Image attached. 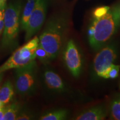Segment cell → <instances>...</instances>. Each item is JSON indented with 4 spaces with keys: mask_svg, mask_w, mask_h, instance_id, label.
<instances>
[{
    "mask_svg": "<svg viewBox=\"0 0 120 120\" xmlns=\"http://www.w3.org/2000/svg\"><path fill=\"white\" fill-rule=\"evenodd\" d=\"M120 23V12L117 8H109L106 14L94 18L88 29V35L91 47L101 49L115 34Z\"/></svg>",
    "mask_w": 120,
    "mask_h": 120,
    "instance_id": "cell-1",
    "label": "cell"
},
{
    "mask_svg": "<svg viewBox=\"0 0 120 120\" xmlns=\"http://www.w3.org/2000/svg\"><path fill=\"white\" fill-rule=\"evenodd\" d=\"M68 29V19L64 15L55 16L48 22L39 38V44L47 52L49 60L58 56Z\"/></svg>",
    "mask_w": 120,
    "mask_h": 120,
    "instance_id": "cell-2",
    "label": "cell"
},
{
    "mask_svg": "<svg viewBox=\"0 0 120 120\" xmlns=\"http://www.w3.org/2000/svg\"><path fill=\"white\" fill-rule=\"evenodd\" d=\"M21 8L20 1L11 2L6 7L1 40V47L3 49H13L17 45Z\"/></svg>",
    "mask_w": 120,
    "mask_h": 120,
    "instance_id": "cell-3",
    "label": "cell"
},
{
    "mask_svg": "<svg viewBox=\"0 0 120 120\" xmlns=\"http://www.w3.org/2000/svg\"><path fill=\"white\" fill-rule=\"evenodd\" d=\"M39 44V38L34 36L26 44L15 51L12 56L0 67V72L23 66L36 59L35 51Z\"/></svg>",
    "mask_w": 120,
    "mask_h": 120,
    "instance_id": "cell-4",
    "label": "cell"
},
{
    "mask_svg": "<svg viewBox=\"0 0 120 120\" xmlns=\"http://www.w3.org/2000/svg\"><path fill=\"white\" fill-rule=\"evenodd\" d=\"M37 64L34 60L26 65L15 68V88L21 94L31 92L36 83Z\"/></svg>",
    "mask_w": 120,
    "mask_h": 120,
    "instance_id": "cell-5",
    "label": "cell"
},
{
    "mask_svg": "<svg viewBox=\"0 0 120 120\" xmlns=\"http://www.w3.org/2000/svg\"><path fill=\"white\" fill-rule=\"evenodd\" d=\"M46 0H37L34 11L28 19L25 30L26 31V41L30 40L41 28L46 17Z\"/></svg>",
    "mask_w": 120,
    "mask_h": 120,
    "instance_id": "cell-6",
    "label": "cell"
},
{
    "mask_svg": "<svg viewBox=\"0 0 120 120\" xmlns=\"http://www.w3.org/2000/svg\"><path fill=\"white\" fill-rule=\"evenodd\" d=\"M117 56V50L114 44L110 43L105 46L96 55L94 61L96 74L102 77L106 70L113 64Z\"/></svg>",
    "mask_w": 120,
    "mask_h": 120,
    "instance_id": "cell-7",
    "label": "cell"
},
{
    "mask_svg": "<svg viewBox=\"0 0 120 120\" xmlns=\"http://www.w3.org/2000/svg\"><path fill=\"white\" fill-rule=\"evenodd\" d=\"M64 61L71 74L75 77H79L82 70L81 55L73 40L67 43L64 51Z\"/></svg>",
    "mask_w": 120,
    "mask_h": 120,
    "instance_id": "cell-8",
    "label": "cell"
},
{
    "mask_svg": "<svg viewBox=\"0 0 120 120\" xmlns=\"http://www.w3.org/2000/svg\"><path fill=\"white\" fill-rule=\"evenodd\" d=\"M106 117V111L103 106H97L82 112L77 117V120H102Z\"/></svg>",
    "mask_w": 120,
    "mask_h": 120,
    "instance_id": "cell-9",
    "label": "cell"
},
{
    "mask_svg": "<svg viewBox=\"0 0 120 120\" xmlns=\"http://www.w3.org/2000/svg\"><path fill=\"white\" fill-rule=\"evenodd\" d=\"M44 79L48 87L56 91H63L64 85L62 79L57 73L51 70H46L44 73Z\"/></svg>",
    "mask_w": 120,
    "mask_h": 120,
    "instance_id": "cell-10",
    "label": "cell"
},
{
    "mask_svg": "<svg viewBox=\"0 0 120 120\" xmlns=\"http://www.w3.org/2000/svg\"><path fill=\"white\" fill-rule=\"evenodd\" d=\"M37 1V0H27V1L23 8L20 19V26L21 30L25 31L26 29L28 19L34 11Z\"/></svg>",
    "mask_w": 120,
    "mask_h": 120,
    "instance_id": "cell-11",
    "label": "cell"
},
{
    "mask_svg": "<svg viewBox=\"0 0 120 120\" xmlns=\"http://www.w3.org/2000/svg\"><path fill=\"white\" fill-rule=\"evenodd\" d=\"M14 94L13 87L10 81L4 82L0 88V101L4 105L11 101Z\"/></svg>",
    "mask_w": 120,
    "mask_h": 120,
    "instance_id": "cell-12",
    "label": "cell"
},
{
    "mask_svg": "<svg viewBox=\"0 0 120 120\" xmlns=\"http://www.w3.org/2000/svg\"><path fill=\"white\" fill-rule=\"evenodd\" d=\"M68 115V111L65 109H57L49 112L43 115L40 118L41 120H63Z\"/></svg>",
    "mask_w": 120,
    "mask_h": 120,
    "instance_id": "cell-13",
    "label": "cell"
},
{
    "mask_svg": "<svg viewBox=\"0 0 120 120\" xmlns=\"http://www.w3.org/2000/svg\"><path fill=\"white\" fill-rule=\"evenodd\" d=\"M19 109L17 103H12L8 106H6L5 111L3 120H15L18 116Z\"/></svg>",
    "mask_w": 120,
    "mask_h": 120,
    "instance_id": "cell-14",
    "label": "cell"
},
{
    "mask_svg": "<svg viewBox=\"0 0 120 120\" xmlns=\"http://www.w3.org/2000/svg\"><path fill=\"white\" fill-rule=\"evenodd\" d=\"M120 69V65H116L113 64L109 66V68L106 70L104 75H103L102 78L108 79H114L118 77L119 74Z\"/></svg>",
    "mask_w": 120,
    "mask_h": 120,
    "instance_id": "cell-15",
    "label": "cell"
},
{
    "mask_svg": "<svg viewBox=\"0 0 120 120\" xmlns=\"http://www.w3.org/2000/svg\"><path fill=\"white\" fill-rule=\"evenodd\" d=\"M111 117L113 120H120V98L116 99L112 103Z\"/></svg>",
    "mask_w": 120,
    "mask_h": 120,
    "instance_id": "cell-16",
    "label": "cell"
},
{
    "mask_svg": "<svg viewBox=\"0 0 120 120\" xmlns=\"http://www.w3.org/2000/svg\"><path fill=\"white\" fill-rule=\"evenodd\" d=\"M35 55L36 58H37L40 61H43V62H46V61L49 60L47 53L40 44H38L36 49Z\"/></svg>",
    "mask_w": 120,
    "mask_h": 120,
    "instance_id": "cell-17",
    "label": "cell"
},
{
    "mask_svg": "<svg viewBox=\"0 0 120 120\" xmlns=\"http://www.w3.org/2000/svg\"><path fill=\"white\" fill-rule=\"evenodd\" d=\"M110 7L109 6H102L96 8L93 13V17L94 18H98L103 16L107 12Z\"/></svg>",
    "mask_w": 120,
    "mask_h": 120,
    "instance_id": "cell-18",
    "label": "cell"
},
{
    "mask_svg": "<svg viewBox=\"0 0 120 120\" xmlns=\"http://www.w3.org/2000/svg\"><path fill=\"white\" fill-rule=\"evenodd\" d=\"M31 117L30 116H28L27 114L26 113H21L19 115V116L17 117L16 120H30Z\"/></svg>",
    "mask_w": 120,
    "mask_h": 120,
    "instance_id": "cell-19",
    "label": "cell"
},
{
    "mask_svg": "<svg viewBox=\"0 0 120 120\" xmlns=\"http://www.w3.org/2000/svg\"><path fill=\"white\" fill-rule=\"evenodd\" d=\"M4 26V19H0V36L2 34Z\"/></svg>",
    "mask_w": 120,
    "mask_h": 120,
    "instance_id": "cell-20",
    "label": "cell"
},
{
    "mask_svg": "<svg viewBox=\"0 0 120 120\" xmlns=\"http://www.w3.org/2000/svg\"><path fill=\"white\" fill-rule=\"evenodd\" d=\"M6 107L4 106L2 109H0V120H3V117H4V111H5Z\"/></svg>",
    "mask_w": 120,
    "mask_h": 120,
    "instance_id": "cell-21",
    "label": "cell"
},
{
    "mask_svg": "<svg viewBox=\"0 0 120 120\" xmlns=\"http://www.w3.org/2000/svg\"><path fill=\"white\" fill-rule=\"evenodd\" d=\"M3 76H4V72H0V86H1V82H2V81Z\"/></svg>",
    "mask_w": 120,
    "mask_h": 120,
    "instance_id": "cell-22",
    "label": "cell"
},
{
    "mask_svg": "<svg viewBox=\"0 0 120 120\" xmlns=\"http://www.w3.org/2000/svg\"><path fill=\"white\" fill-rule=\"evenodd\" d=\"M4 104H3V103H2V102H1V101H0V109H2V108L4 107Z\"/></svg>",
    "mask_w": 120,
    "mask_h": 120,
    "instance_id": "cell-23",
    "label": "cell"
},
{
    "mask_svg": "<svg viewBox=\"0 0 120 120\" xmlns=\"http://www.w3.org/2000/svg\"></svg>",
    "mask_w": 120,
    "mask_h": 120,
    "instance_id": "cell-24",
    "label": "cell"
}]
</instances>
